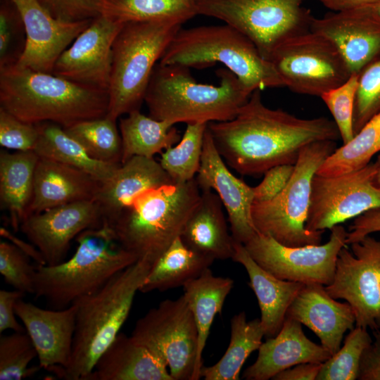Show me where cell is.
<instances>
[{
    "label": "cell",
    "instance_id": "cell-1",
    "mask_svg": "<svg viewBox=\"0 0 380 380\" xmlns=\"http://www.w3.org/2000/svg\"><path fill=\"white\" fill-rule=\"evenodd\" d=\"M260 91H253L233 119L208 123L217 151L241 175L257 176L277 165H295L307 145L341 138L334 120L270 108Z\"/></svg>",
    "mask_w": 380,
    "mask_h": 380
},
{
    "label": "cell",
    "instance_id": "cell-2",
    "mask_svg": "<svg viewBox=\"0 0 380 380\" xmlns=\"http://www.w3.org/2000/svg\"><path fill=\"white\" fill-rule=\"evenodd\" d=\"M108 91L16 65L0 68V107L28 123L63 128L107 115Z\"/></svg>",
    "mask_w": 380,
    "mask_h": 380
},
{
    "label": "cell",
    "instance_id": "cell-3",
    "mask_svg": "<svg viewBox=\"0 0 380 380\" xmlns=\"http://www.w3.org/2000/svg\"><path fill=\"white\" fill-rule=\"evenodd\" d=\"M151 267L138 260L94 293L72 303L76 319L72 353L65 367H55L50 372L65 380H85L120 333Z\"/></svg>",
    "mask_w": 380,
    "mask_h": 380
},
{
    "label": "cell",
    "instance_id": "cell-4",
    "mask_svg": "<svg viewBox=\"0 0 380 380\" xmlns=\"http://www.w3.org/2000/svg\"><path fill=\"white\" fill-rule=\"evenodd\" d=\"M219 85L198 82L189 68L156 64L145 94L149 116L175 125L233 119L252 94L227 68L219 69Z\"/></svg>",
    "mask_w": 380,
    "mask_h": 380
},
{
    "label": "cell",
    "instance_id": "cell-5",
    "mask_svg": "<svg viewBox=\"0 0 380 380\" xmlns=\"http://www.w3.org/2000/svg\"><path fill=\"white\" fill-rule=\"evenodd\" d=\"M72 256L55 265H37L34 273L36 298L52 309H63L101 289L113 277L138 260L119 243L108 220L87 229L76 238Z\"/></svg>",
    "mask_w": 380,
    "mask_h": 380
},
{
    "label": "cell",
    "instance_id": "cell-6",
    "mask_svg": "<svg viewBox=\"0 0 380 380\" xmlns=\"http://www.w3.org/2000/svg\"><path fill=\"white\" fill-rule=\"evenodd\" d=\"M201 194L195 179L151 189L137 196L110 224L125 250L153 266L180 236Z\"/></svg>",
    "mask_w": 380,
    "mask_h": 380
},
{
    "label": "cell",
    "instance_id": "cell-7",
    "mask_svg": "<svg viewBox=\"0 0 380 380\" xmlns=\"http://www.w3.org/2000/svg\"><path fill=\"white\" fill-rule=\"evenodd\" d=\"M159 63L197 69L221 63L251 92L284 87L272 64L261 56L255 45L225 23L181 28Z\"/></svg>",
    "mask_w": 380,
    "mask_h": 380
},
{
    "label": "cell",
    "instance_id": "cell-8",
    "mask_svg": "<svg viewBox=\"0 0 380 380\" xmlns=\"http://www.w3.org/2000/svg\"><path fill=\"white\" fill-rule=\"evenodd\" d=\"M181 28L169 21L124 23L112 46L108 118L139 110L157 62Z\"/></svg>",
    "mask_w": 380,
    "mask_h": 380
},
{
    "label": "cell",
    "instance_id": "cell-9",
    "mask_svg": "<svg viewBox=\"0 0 380 380\" xmlns=\"http://www.w3.org/2000/svg\"><path fill=\"white\" fill-rule=\"evenodd\" d=\"M336 141H319L305 146L282 191L272 200L253 203L251 216L258 233L291 247L319 245L323 231L305 227L314 176L336 149Z\"/></svg>",
    "mask_w": 380,
    "mask_h": 380
},
{
    "label": "cell",
    "instance_id": "cell-10",
    "mask_svg": "<svg viewBox=\"0 0 380 380\" xmlns=\"http://www.w3.org/2000/svg\"><path fill=\"white\" fill-rule=\"evenodd\" d=\"M305 0H197L198 15L223 21L247 37L269 61L281 44L310 31Z\"/></svg>",
    "mask_w": 380,
    "mask_h": 380
},
{
    "label": "cell",
    "instance_id": "cell-11",
    "mask_svg": "<svg viewBox=\"0 0 380 380\" xmlns=\"http://www.w3.org/2000/svg\"><path fill=\"white\" fill-rule=\"evenodd\" d=\"M269 61L284 87L300 94L320 97L351 75L334 44L311 30L281 44Z\"/></svg>",
    "mask_w": 380,
    "mask_h": 380
},
{
    "label": "cell",
    "instance_id": "cell-12",
    "mask_svg": "<svg viewBox=\"0 0 380 380\" xmlns=\"http://www.w3.org/2000/svg\"><path fill=\"white\" fill-rule=\"evenodd\" d=\"M132 336L162 356L173 380H192L198 331L184 295L150 309L137 320Z\"/></svg>",
    "mask_w": 380,
    "mask_h": 380
},
{
    "label": "cell",
    "instance_id": "cell-13",
    "mask_svg": "<svg viewBox=\"0 0 380 380\" xmlns=\"http://www.w3.org/2000/svg\"><path fill=\"white\" fill-rule=\"evenodd\" d=\"M330 230L324 244L286 246L257 232L244 246L262 268L278 279L327 286L333 281L338 254L347 246V231L342 225Z\"/></svg>",
    "mask_w": 380,
    "mask_h": 380
},
{
    "label": "cell",
    "instance_id": "cell-14",
    "mask_svg": "<svg viewBox=\"0 0 380 380\" xmlns=\"http://www.w3.org/2000/svg\"><path fill=\"white\" fill-rule=\"evenodd\" d=\"M339 251L331 284L324 286L334 299L353 308L355 327L380 330V240L370 235Z\"/></svg>",
    "mask_w": 380,
    "mask_h": 380
},
{
    "label": "cell",
    "instance_id": "cell-15",
    "mask_svg": "<svg viewBox=\"0 0 380 380\" xmlns=\"http://www.w3.org/2000/svg\"><path fill=\"white\" fill-rule=\"evenodd\" d=\"M375 174V163L336 176L316 174L312 182L306 229L324 232L368 210L380 208Z\"/></svg>",
    "mask_w": 380,
    "mask_h": 380
},
{
    "label": "cell",
    "instance_id": "cell-16",
    "mask_svg": "<svg viewBox=\"0 0 380 380\" xmlns=\"http://www.w3.org/2000/svg\"><path fill=\"white\" fill-rule=\"evenodd\" d=\"M102 222L98 203L94 200H86L31 214L20 228L39 251L45 265H55L64 260L72 239Z\"/></svg>",
    "mask_w": 380,
    "mask_h": 380
},
{
    "label": "cell",
    "instance_id": "cell-17",
    "mask_svg": "<svg viewBox=\"0 0 380 380\" xmlns=\"http://www.w3.org/2000/svg\"><path fill=\"white\" fill-rule=\"evenodd\" d=\"M123 25L102 15L94 18L60 56L52 74L78 84L108 91L112 46Z\"/></svg>",
    "mask_w": 380,
    "mask_h": 380
},
{
    "label": "cell",
    "instance_id": "cell-18",
    "mask_svg": "<svg viewBox=\"0 0 380 380\" xmlns=\"http://www.w3.org/2000/svg\"><path fill=\"white\" fill-rule=\"evenodd\" d=\"M310 30L338 49L351 75L380 58V13L375 6L333 12L314 18Z\"/></svg>",
    "mask_w": 380,
    "mask_h": 380
},
{
    "label": "cell",
    "instance_id": "cell-19",
    "mask_svg": "<svg viewBox=\"0 0 380 380\" xmlns=\"http://www.w3.org/2000/svg\"><path fill=\"white\" fill-rule=\"evenodd\" d=\"M13 1L22 15L27 34L25 49L16 65L52 73L60 56L93 19L63 21L53 17L38 0Z\"/></svg>",
    "mask_w": 380,
    "mask_h": 380
},
{
    "label": "cell",
    "instance_id": "cell-20",
    "mask_svg": "<svg viewBox=\"0 0 380 380\" xmlns=\"http://www.w3.org/2000/svg\"><path fill=\"white\" fill-rule=\"evenodd\" d=\"M195 179L201 191L212 190L219 196L227 211L234 240L243 244L248 241L257 233L251 216L253 187L229 170L215 146L208 125Z\"/></svg>",
    "mask_w": 380,
    "mask_h": 380
},
{
    "label": "cell",
    "instance_id": "cell-21",
    "mask_svg": "<svg viewBox=\"0 0 380 380\" xmlns=\"http://www.w3.org/2000/svg\"><path fill=\"white\" fill-rule=\"evenodd\" d=\"M37 353L39 365L48 372L65 367L70 360L75 330L76 306L43 309L20 298L15 305Z\"/></svg>",
    "mask_w": 380,
    "mask_h": 380
},
{
    "label": "cell",
    "instance_id": "cell-22",
    "mask_svg": "<svg viewBox=\"0 0 380 380\" xmlns=\"http://www.w3.org/2000/svg\"><path fill=\"white\" fill-rule=\"evenodd\" d=\"M286 317L312 330L331 355L340 349L345 332L355 327L350 305L333 298L324 286L318 283L304 284L290 305Z\"/></svg>",
    "mask_w": 380,
    "mask_h": 380
},
{
    "label": "cell",
    "instance_id": "cell-23",
    "mask_svg": "<svg viewBox=\"0 0 380 380\" xmlns=\"http://www.w3.org/2000/svg\"><path fill=\"white\" fill-rule=\"evenodd\" d=\"M331 354L321 344L310 340L302 324L286 317L279 333L262 343L253 364L243 372L246 380H268L300 363H323Z\"/></svg>",
    "mask_w": 380,
    "mask_h": 380
},
{
    "label": "cell",
    "instance_id": "cell-24",
    "mask_svg": "<svg viewBox=\"0 0 380 380\" xmlns=\"http://www.w3.org/2000/svg\"><path fill=\"white\" fill-rule=\"evenodd\" d=\"M162 356L120 332L85 380H173Z\"/></svg>",
    "mask_w": 380,
    "mask_h": 380
},
{
    "label": "cell",
    "instance_id": "cell-25",
    "mask_svg": "<svg viewBox=\"0 0 380 380\" xmlns=\"http://www.w3.org/2000/svg\"><path fill=\"white\" fill-rule=\"evenodd\" d=\"M173 183L153 158L136 156L121 163L110 178L100 183L94 201L103 219L110 223L141 193Z\"/></svg>",
    "mask_w": 380,
    "mask_h": 380
},
{
    "label": "cell",
    "instance_id": "cell-26",
    "mask_svg": "<svg viewBox=\"0 0 380 380\" xmlns=\"http://www.w3.org/2000/svg\"><path fill=\"white\" fill-rule=\"evenodd\" d=\"M100 183L80 169L39 157L27 216L70 203L94 200Z\"/></svg>",
    "mask_w": 380,
    "mask_h": 380
},
{
    "label": "cell",
    "instance_id": "cell-27",
    "mask_svg": "<svg viewBox=\"0 0 380 380\" xmlns=\"http://www.w3.org/2000/svg\"><path fill=\"white\" fill-rule=\"evenodd\" d=\"M232 260L243 266L249 286L260 309L265 336H276L286 319L287 310L305 284L278 279L262 268L249 255L244 244L234 241Z\"/></svg>",
    "mask_w": 380,
    "mask_h": 380
},
{
    "label": "cell",
    "instance_id": "cell-28",
    "mask_svg": "<svg viewBox=\"0 0 380 380\" xmlns=\"http://www.w3.org/2000/svg\"><path fill=\"white\" fill-rule=\"evenodd\" d=\"M201 192L180 237L189 248L215 260L232 259L234 240L228 232L223 205L213 191Z\"/></svg>",
    "mask_w": 380,
    "mask_h": 380
},
{
    "label": "cell",
    "instance_id": "cell-29",
    "mask_svg": "<svg viewBox=\"0 0 380 380\" xmlns=\"http://www.w3.org/2000/svg\"><path fill=\"white\" fill-rule=\"evenodd\" d=\"M233 286V279L215 276L210 268L183 286V295L192 312L198 331V348L192 380L201 379L203 367L202 355L210 329L215 317L221 313Z\"/></svg>",
    "mask_w": 380,
    "mask_h": 380
},
{
    "label": "cell",
    "instance_id": "cell-30",
    "mask_svg": "<svg viewBox=\"0 0 380 380\" xmlns=\"http://www.w3.org/2000/svg\"><path fill=\"white\" fill-rule=\"evenodd\" d=\"M39 156L34 151L0 152V203L15 231L27 217Z\"/></svg>",
    "mask_w": 380,
    "mask_h": 380
},
{
    "label": "cell",
    "instance_id": "cell-31",
    "mask_svg": "<svg viewBox=\"0 0 380 380\" xmlns=\"http://www.w3.org/2000/svg\"><path fill=\"white\" fill-rule=\"evenodd\" d=\"M214 261L189 248L179 236L151 267L139 291H164L183 286L210 268Z\"/></svg>",
    "mask_w": 380,
    "mask_h": 380
},
{
    "label": "cell",
    "instance_id": "cell-32",
    "mask_svg": "<svg viewBox=\"0 0 380 380\" xmlns=\"http://www.w3.org/2000/svg\"><path fill=\"white\" fill-rule=\"evenodd\" d=\"M39 138L34 151L40 158L80 169L100 182L110 178L121 163H106L92 158L82 145L57 124H37Z\"/></svg>",
    "mask_w": 380,
    "mask_h": 380
},
{
    "label": "cell",
    "instance_id": "cell-33",
    "mask_svg": "<svg viewBox=\"0 0 380 380\" xmlns=\"http://www.w3.org/2000/svg\"><path fill=\"white\" fill-rule=\"evenodd\" d=\"M120 120L122 141L121 163L133 156L153 158L175 145L181 134L170 123L133 110Z\"/></svg>",
    "mask_w": 380,
    "mask_h": 380
},
{
    "label": "cell",
    "instance_id": "cell-34",
    "mask_svg": "<svg viewBox=\"0 0 380 380\" xmlns=\"http://www.w3.org/2000/svg\"><path fill=\"white\" fill-rule=\"evenodd\" d=\"M230 327V341L227 350L215 365L202 367L201 378L239 380L244 362L261 346L265 333L260 319L248 320L245 312L242 311L232 317Z\"/></svg>",
    "mask_w": 380,
    "mask_h": 380
},
{
    "label": "cell",
    "instance_id": "cell-35",
    "mask_svg": "<svg viewBox=\"0 0 380 380\" xmlns=\"http://www.w3.org/2000/svg\"><path fill=\"white\" fill-rule=\"evenodd\" d=\"M99 11L123 23L169 21L182 25L198 15L197 0H99Z\"/></svg>",
    "mask_w": 380,
    "mask_h": 380
},
{
    "label": "cell",
    "instance_id": "cell-36",
    "mask_svg": "<svg viewBox=\"0 0 380 380\" xmlns=\"http://www.w3.org/2000/svg\"><path fill=\"white\" fill-rule=\"evenodd\" d=\"M380 151V111L348 143L336 148L316 174L331 177L357 170L371 163Z\"/></svg>",
    "mask_w": 380,
    "mask_h": 380
},
{
    "label": "cell",
    "instance_id": "cell-37",
    "mask_svg": "<svg viewBox=\"0 0 380 380\" xmlns=\"http://www.w3.org/2000/svg\"><path fill=\"white\" fill-rule=\"evenodd\" d=\"M64 129L92 158L121 163L122 141L116 120L106 115L77 122Z\"/></svg>",
    "mask_w": 380,
    "mask_h": 380
},
{
    "label": "cell",
    "instance_id": "cell-38",
    "mask_svg": "<svg viewBox=\"0 0 380 380\" xmlns=\"http://www.w3.org/2000/svg\"><path fill=\"white\" fill-rule=\"evenodd\" d=\"M208 124H187L179 141L161 153L160 164L174 183L195 179L200 167Z\"/></svg>",
    "mask_w": 380,
    "mask_h": 380
},
{
    "label": "cell",
    "instance_id": "cell-39",
    "mask_svg": "<svg viewBox=\"0 0 380 380\" xmlns=\"http://www.w3.org/2000/svg\"><path fill=\"white\" fill-rule=\"evenodd\" d=\"M372 340L367 329L355 327L342 348L322 364L316 380L357 379L362 354Z\"/></svg>",
    "mask_w": 380,
    "mask_h": 380
},
{
    "label": "cell",
    "instance_id": "cell-40",
    "mask_svg": "<svg viewBox=\"0 0 380 380\" xmlns=\"http://www.w3.org/2000/svg\"><path fill=\"white\" fill-rule=\"evenodd\" d=\"M37 357V350L25 331H14L0 338V380H20L33 376L42 369L29 367Z\"/></svg>",
    "mask_w": 380,
    "mask_h": 380
},
{
    "label": "cell",
    "instance_id": "cell-41",
    "mask_svg": "<svg viewBox=\"0 0 380 380\" xmlns=\"http://www.w3.org/2000/svg\"><path fill=\"white\" fill-rule=\"evenodd\" d=\"M22 15L13 0H0V68L16 65L25 49Z\"/></svg>",
    "mask_w": 380,
    "mask_h": 380
},
{
    "label": "cell",
    "instance_id": "cell-42",
    "mask_svg": "<svg viewBox=\"0 0 380 380\" xmlns=\"http://www.w3.org/2000/svg\"><path fill=\"white\" fill-rule=\"evenodd\" d=\"M380 111V58L358 74L353 110V130L356 134Z\"/></svg>",
    "mask_w": 380,
    "mask_h": 380
},
{
    "label": "cell",
    "instance_id": "cell-43",
    "mask_svg": "<svg viewBox=\"0 0 380 380\" xmlns=\"http://www.w3.org/2000/svg\"><path fill=\"white\" fill-rule=\"evenodd\" d=\"M357 82L358 74H352L344 83L320 96L334 118L343 144L355 136L353 110Z\"/></svg>",
    "mask_w": 380,
    "mask_h": 380
},
{
    "label": "cell",
    "instance_id": "cell-44",
    "mask_svg": "<svg viewBox=\"0 0 380 380\" xmlns=\"http://www.w3.org/2000/svg\"><path fill=\"white\" fill-rule=\"evenodd\" d=\"M0 273L5 282L25 293L34 294L35 267L14 243L0 242Z\"/></svg>",
    "mask_w": 380,
    "mask_h": 380
},
{
    "label": "cell",
    "instance_id": "cell-45",
    "mask_svg": "<svg viewBox=\"0 0 380 380\" xmlns=\"http://www.w3.org/2000/svg\"><path fill=\"white\" fill-rule=\"evenodd\" d=\"M39 138L37 124L25 122L0 107V145L16 151H34Z\"/></svg>",
    "mask_w": 380,
    "mask_h": 380
},
{
    "label": "cell",
    "instance_id": "cell-46",
    "mask_svg": "<svg viewBox=\"0 0 380 380\" xmlns=\"http://www.w3.org/2000/svg\"><path fill=\"white\" fill-rule=\"evenodd\" d=\"M56 18L76 22L94 19L100 15L99 0H38Z\"/></svg>",
    "mask_w": 380,
    "mask_h": 380
},
{
    "label": "cell",
    "instance_id": "cell-47",
    "mask_svg": "<svg viewBox=\"0 0 380 380\" xmlns=\"http://www.w3.org/2000/svg\"><path fill=\"white\" fill-rule=\"evenodd\" d=\"M294 170V165L284 164L271 167L264 173L261 182L253 187L254 203L272 200L285 188Z\"/></svg>",
    "mask_w": 380,
    "mask_h": 380
},
{
    "label": "cell",
    "instance_id": "cell-48",
    "mask_svg": "<svg viewBox=\"0 0 380 380\" xmlns=\"http://www.w3.org/2000/svg\"><path fill=\"white\" fill-rule=\"evenodd\" d=\"M25 293L14 289L13 291L0 290V333L10 329L13 331H25L17 321L15 305L18 300L23 298Z\"/></svg>",
    "mask_w": 380,
    "mask_h": 380
},
{
    "label": "cell",
    "instance_id": "cell-49",
    "mask_svg": "<svg viewBox=\"0 0 380 380\" xmlns=\"http://www.w3.org/2000/svg\"><path fill=\"white\" fill-rule=\"evenodd\" d=\"M378 232H380V208L368 210L355 217L347 232L346 244L350 245Z\"/></svg>",
    "mask_w": 380,
    "mask_h": 380
},
{
    "label": "cell",
    "instance_id": "cell-50",
    "mask_svg": "<svg viewBox=\"0 0 380 380\" xmlns=\"http://www.w3.org/2000/svg\"><path fill=\"white\" fill-rule=\"evenodd\" d=\"M372 334L374 339L361 358L359 380H380V330L372 331Z\"/></svg>",
    "mask_w": 380,
    "mask_h": 380
},
{
    "label": "cell",
    "instance_id": "cell-51",
    "mask_svg": "<svg viewBox=\"0 0 380 380\" xmlns=\"http://www.w3.org/2000/svg\"><path fill=\"white\" fill-rule=\"evenodd\" d=\"M322 363H300L275 375L274 380H316Z\"/></svg>",
    "mask_w": 380,
    "mask_h": 380
},
{
    "label": "cell",
    "instance_id": "cell-52",
    "mask_svg": "<svg viewBox=\"0 0 380 380\" xmlns=\"http://www.w3.org/2000/svg\"><path fill=\"white\" fill-rule=\"evenodd\" d=\"M334 12L345 11L359 8L376 6L380 0H319Z\"/></svg>",
    "mask_w": 380,
    "mask_h": 380
},
{
    "label": "cell",
    "instance_id": "cell-53",
    "mask_svg": "<svg viewBox=\"0 0 380 380\" xmlns=\"http://www.w3.org/2000/svg\"><path fill=\"white\" fill-rule=\"evenodd\" d=\"M1 235L13 241V243L25 253L28 256L33 258L37 265H45L44 259L37 248L24 243L23 241L14 237L8 231L4 228H1Z\"/></svg>",
    "mask_w": 380,
    "mask_h": 380
},
{
    "label": "cell",
    "instance_id": "cell-54",
    "mask_svg": "<svg viewBox=\"0 0 380 380\" xmlns=\"http://www.w3.org/2000/svg\"><path fill=\"white\" fill-rule=\"evenodd\" d=\"M374 163L376 165L374 182L376 187L380 190V155L377 157Z\"/></svg>",
    "mask_w": 380,
    "mask_h": 380
},
{
    "label": "cell",
    "instance_id": "cell-55",
    "mask_svg": "<svg viewBox=\"0 0 380 380\" xmlns=\"http://www.w3.org/2000/svg\"><path fill=\"white\" fill-rule=\"evenodd\" d=\"M375 7L378 12L380 13V3H379Z\"/></svg>",
    "mask_w": 380,
    "mask_h": 380
}]
</instances>
